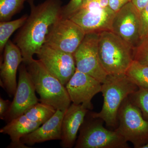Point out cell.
Returning <instances> with one entry per match:
<instances>
[{
	"mask_svg": "<svg viewBox=\"0 0 148 148\" xmlns=\"http://www.w3.org/2000/svg\"><path fill=\"white\" fill-rule=\"evenodd\" d=\"M41 125L40 123L30 120L23 114L9 121L7 124L0 130V132L10 137L11 143L8 148H28L29 147L21 143V138Z\"/></svg>",
	"mask_w": 148,
	"mask_h": 148,
	"instance_id": "cell-17",
	"label": "cell"
},
{
	"mask_svg": "<svg viewBox=\"0 0 148 148\" xmlns=\"http://www.w3.org/2000/svg\"><path fill=\"white\" fill-rule=\"evenodd\" d=\"M89 110L82 105L71 104L64 114L61 127V146L64 148L73 147L76 143L77 134Z\"/></svg>",
	"mask_w": 148,
	"mask_h": 148,
	"instance_id": "cell-15",
	"label": "cell"
},
{
	"mask_svg": "<svg viewBox=\"0 0 148 148\" xmlns=\"http://www.w3.org/2000/svg\"><path fill=\"white\" fill-rule=\"evenodd\" d=\"M102 85L93 77L76 69L66 88L72 103L82 105L89 110L93 109L92 98L101 92Z\"/></svg>",
	"mask_w": 148,
	"mask_h": 148,
	"instance_id": "cell-13",
	"label": "cell"
},
{
	"mask_svg": "<svg viewBox=\"0 0 148 148\" xmlns=\"http://www.w3.org/2000/svg\"><path fill=\"white\" fill-rule=\"evenodd\" d=\"M36 55L45 69L64 85L69 82L76 70L73 54L45 44Z\"/></svg>",
	"mask_w": 148,
	"mask_h": 148,
	"instance_id": "cell-10",
	"label": "cell"
},
{
	"mask_svg": "<svg viewBox=\"0 0 148 148\" xmlns=\"http://www.w3.org/2000/svg\"><path fill=\"white\" fill-rule=\"evenodd\" d=\"M26 65L35 90L39 95L40 102L56 110H66L72 102L65 85L51 75L40 60L33 58Z\"/></svg>",
	"mask_w": 148,
	"mask_h": 148,
	"instance_id": "cell-3",
	"label": "cell"
},
{
	"mask_svg": "<svg viewBox=\"0 0 148 148\" xmlns=\"http://www.w3.org/2000/svg\"><path fill=\"white\" fill-rule=\"evenodd\" d=\"M133 60L148 66V36L133 48Z\"/></svg>",
	"mask_w": 148,
	"mask_h": 148,
	"instance_id": "cell-23",
	"label": "cell"
},
{
	"mask_svg": "<svg viewBox=\"0 0 148 148\" xmlns=\"http://www.w3.org/2000/svg\"><path fill=\"white\" fill-rule=\"evenodd\" d=\"M86 34L80 26L71 19L61 18L51 29L45 44L74 54Z\"/></svg>",
	"mask_w": 148,
	"mask_h": 148,
	"instance_id": "cell-9",
	"label": "cell"
},
{
	"mask_svg": "<svg viewBox=\"0 0 148 148\" xmlns=\"http://www.w3.org/2000/svg\"><path fill=\"white\" fill-rule=\"evenodd\" d=\"M56 111L52 106L38 102L28 109L24 114L30 120L42 125L52 117Z\"/></svg>",
	"mask_w": 148,
	"mask_h": 148,
	"instance_id": "cell-18",
	"label": "cell"
},
{
	"mask_svg": "<svg viewBox=\"0 0 148 148\" xmlns=\"http://www.w3.org/2000/svg\"><path fill=\"white\" fill-rule=\"evenodd\" d=\"M142 148H148V143L145 145L143 146Z\"/></svg>",
	"mask_w": 148,
	"mask_h": 148,
	"instance_id": "cell-30",
	"label": "cell"
},
{
	"mask_svg": "<svg viewBox=\"0 0 148 148\" xmlns=\"http://www.w3.org/2000/svg\"><path fill=\"white\" fill-rule=\"evenodd\" d=\"M30 6V15L20 28L14 43L20 49L23 63L29 64L45 44L53 25L61 18V0H46L38 5L34 0H27Z\"/></svg>",
	"mask_w": 148,
	"mask_h": 148,
	"instance_id": "cell-1",
	"label": "cell"
},
{
	"mask_svg": "<svg viewBox=\"0 0 148 148\" xmlns=\"http://www.w3.org/2000/svg\"><path fill=\"white\" fill-rule=\"evenodd\" d=\"M0 65L1 86L10 97L14 96L17 84L16 74L23 62V58L20 49L10 40L7 43Z\"/></svg>",
	"mask_w": 148,
	"mask_h": 148,
	"instance_id": "cell-14",
	"label": "cell"
},
{
	"mask_svg": "<svg viewBox=\"0 0 148 148\" xmlns=\"http://www.w3.org/2000/svg\"><path fill=\"white\" fill-rule=\"evenodd\" d=\"M112 32L132 48L140 41V12L131 1L116 13L112 24Z\"/></svg>",
	"mask_w": 148,
	"mask_h": 148,
	"instance_id": "cell-12",
	"label": "cell"
},
{
	"mask_svg": "<svg viewBox=\"0 0 148 148\" xmlns=\"http://www.w3.org/2000/svg\"><path fill=\"white\" fill-rule=\"evenodd\" d=\"M139 88L125 74L108 75L102 85L103 103L101 111L90 116L102 120L108 127L115 130L118 125V113L122 103Z\"/></svg>",
	"mask_w": 148,
	"mask_h": 148,
	"instance_id": "cell-2",
	"label": "cell"
},
{
	"mask_svg": "<svg viewBox=\"0 0 148 148\" xmlns=\"http://www.w3.org/2000/svg\"><path fill=\"white\" fill-rule=\"evenodd\" d=\"M28 16L24 15L13 21L0 22V52L3 54L7 43L12 35L18 29H20L26 22Z\"/></svg>",
	"mask_w": 148,
	"mask_h": 148,
	"instance_id": "cell-20",
	"label": "cell"
},
{
	"mask_svg": "<svg viewBox=\"0 0 148 148\" xmlns=\"http://www.w3.org/2000/svg\"><path fill=\"white\" fill-rule=\"evenodd\" d=\"M99 34H86L73 55L77 70L89 75L103 84L108 75L99 58Z\"/></svg>",
	"mask_w": 148,
	"mask_h": 148,
	"instance_id": "cell-7",
	"label": "cell"
},
{
	"mask_svg": "<svg viewBox=\"0 0 148 148\" xmlns=\"http://www.w3.org/2000/svg\"><path fill=\"white\" fill-rule=\"evenodd\" d=\"M98 53L108 75L125 74L133 61V48L111 31L99 33Z\"/></svg>",
	"mask_w": 148,
	"mask_h": 148,
	"instance_id": "cell-4",
	"label": "cell"
},
{
	"mask_svg": "<svg viewBox=\"0 0 148 148\" xmlns=\"http://www.w3.org/2000/svg\"><path fill=\"white\" fill-rule=\"evenodd\" d=\"M18 79L17 88L10 108L5 120L10 121L24 114L29 108L38 103L36 90L27 66L23 63L18 69Z\"/></svg>",
	"mask_w": 148,
	"mask_h": 148,
	"instance_id": "cell-11",
	"label": "cell"
},
{
	"mask_svg": "<svg viewBox=\"0 0 148 148\" xmlns=\"http://www.w3.org/2000/svg\"><path fill=\"white\" fill-rule=\"evenodd\" d=\"M84 0H70L66 5L62 7L61 18L69 19L77 11L82 5Z\"/></svg>",
	"mask_w": 148,
	"mask_h": 148,
	"instance_id": "cell-24",
	"label": "cell"
},
{
	"mask_svg": "<svg viewBox=\"0 0 148 148\" xmlns=\"http://www.w3.org/2000/svg\"><path fill=\"white\" fill-rule=\"evenodd\" d=\"M27 0H0V21H10L22 10Z\"/></svg>",
	"mask_w": 148,
	"mask_h": 148,
	"instance_id": "cell-21",
	"label": "cell"
},
{
	"mask_svg": "<svg viewBox=\"0 0 148 148\" xmlns=\"http://www.w3.org/2000/svg\"><path fill=\"white\" fill-rule=\"evenodd\" d=\"M131 0H109V7L116 12Z\"/></svg>",
	"mask_w": 148,
	"mask_h": 148,
	"instance_id": "cell-27",
	"label": "cell"
},
{
	"mask_svg": "<svg viewBox=\"0 0 148 148\" xmlns=\"http://www.w3.org/2000/svg\"><path fill=\"white\" fill-rule=\"evenodd\" d=\"M116 12L110 7L103 8L98 0L83 4L69 19L80 26L86 34L112 32V24Z\"/></svg>",
	"mask_w": 148,
	"mask_h": 148,
	"instance_id": "cell-8",
	"label": "cell"
},
{
	"mask_svg": "<svg viewBox=\"0 0 148 148\" xmlns=\"http://www.w3.org/2000/svg\"><path fill=\"white\" fill-rule=\"evenodd\" d=\"M140 40L148 36V4L140 12Z\"/></svg>",
	"mask_w": 148,
	"mask_h": 148,
	"instance_id": "cell-25",
	"label": "cell"
},
{
	"mask_svg": "<svg viewBox=\"0 0 148 148\" xmlns=\"http://www.w3.org/2000/svg\"><path fill=\"white\" fill-rule=\"evenodd\" d=\"M117 132L135 148H142L148 143V120L128 98L122 103L118 113Z\"/></svg>",
	"mask_w": 148,
	"mask_h": 148,
	"instance_id": "cell-5",
	"label": "cell"
},
{
	"mask_svg": "<svg viewBox=\"0 0 148 148\" xmlns=\"http://www.w3.org/2000/svg\"><path fill=\"white\" fill-rule=\"evenodd\" d=\"M98 1L102 8L109 7V0H98Z\"/></svg>",
	"mask_w": 148,
	"mask_h": 148,
	"instance_id": "cell-29",
	"label": "cell"
},
{
	"mask_svg": "<svg viewBox=\"0 0 148 148\" xmlns=\"http://www.w3.org/2000/svg\"><path fill=\"white\" fill-rule=\"evenodd\" d=\"M92 118L84 122L75 148H130L127 141L115 130L107 129L103 126L102 120Z\"/></svg>",
	"mask_w": 148,
	"mask_h": 148,
	"instance_id": "cell-6",
	"label": "cell"
},
{
	"mask_svg": "<svg viewBox=\"0 0 148 148\" xmlns=\"http://www.w3.org/2000/svg\"><path fill=\"white\" fill-rule=\"evenodd\" d=\"M125 75L139 88L148 89V66L133 60Z\"/></svg>",
	"mask_w": 148,
	"mask_h": 148,
	"instance_id": "cell-19",
	"label": "cell"
},
{
	"mask_svg": "<svg viewBox=\"0 0 148 148\" xmlns=\"http://www.w3.org/2000/svg\"><path fill=\"white\" fill-rule=\"evenodd\" d=\"M66 110H56L50 119L33 132L22 137L21 143L27 146H32L51 140H61L62 121Z\"/></svg>",
	"mask_w": 148,
	"mask_h": 148,
	"instance_id": "cell-16",
	"label": "cell"
},
{
	"mask_svg": "<svg viewBox=\"0 0 148 148\" xmlns=\"http://www.w3.org/2000/svg\"><path fill=\"white\" fill-rule=\"evenodd\" d=\"M131 2L140 12L148 4V0H131Z\"/></svg>",
	"mask_w": 148,
	"mask_h": 148,
	"instance_id": "cell-28",
	"label": "cell"
},
{
	"mask_svg": "<svg viewBox=\"0 0 148 148\" xmlns=\"http://www.w3.org/2000/svg\"><path fill=\"white\" fill-rule=\"evenodd\" d=\"M128 98L140 109L145 119L148 120V89L139 88L130 94Z\"/></svg>",
	"mask_w": 148,
	"mask_h": 148,
	"instance_id": "cell-22",
	"label": "cell"
},
{
	"mask_svg": "<svg viewBox=\"0 0 148 148\" xmlns=\"http://www.w3.org/2000/svg\"><path fill=\"white\" fill-rule=\"evenodd\" d=\"M12 102L9 100H4L0 98V118L1 119L5 120L7 114L10 108Z\"/></svg>",
	"mask_w": 148,
	"mask_h": 148,
	"instance_id": "cell-26",
	"label": "cell"
}]
</instances>
